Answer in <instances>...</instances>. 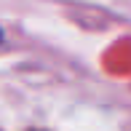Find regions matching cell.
Here are the masks:
<instances>
[{"mask_svg":"<svg viewBox=\"0 0 131 131\" xmlns=\"http://www.w3.org/2000/svg\"><path fill=\"white\" fill-rule=\"evenodd\" d=\"M0 40H3V32H0Z\"/></svg>","mask_w":131,"mask_h":131,"instance_id":"1","label":"cell"}]
</instances>
